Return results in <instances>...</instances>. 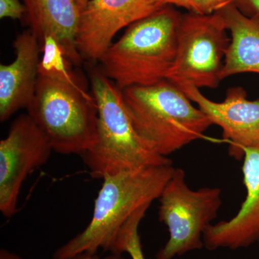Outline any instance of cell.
<instances>
[{"instance_id": "obj_1", "label": "cell", "mask_w": 259, "mask_h": 259, "mask_svg": "<svg viewBox=\"0 0 259 259\" xmlns=\"http://www.w3.org/2000/svg\"><path fill=\"white\" fill-rule=\"evenodd\" d=\"M172 164L128 170L106 175L93 217L81 233L58 248L54 259H72L99 250L112 253L122 227L141 207L159 198L175 171Z\"/></svg>"}, {"instance_id": "obj_2", "label": "cell", "mask_w": 259, "mask_h": 259, "mask_svg": "<svg viewBox=\"0 0 259 259\" xmlns=\"http://www.w3.org/2000/svg\"><path fill=\"white\" fill-rule=\"evenodd\" d=\"M92 94L98 109V139L82 157L93 179L147 167L172 164L137 132L124 101L122 90L102 72L90 69Z\"/></svg>"}, {"instance_id": "obj_3", "label": "cell", "mask_w": 259, "mask_h": 259, "mask_svg": "<svg viewBox=\"0 0 259 259\" xmlns=\"http://www.w3.org/2000/svg\"><path fill=\"white\" fill-rule=\"evenodd\" d=\"M182 15L167 5L130 25L99 61L102 72L121 90L166 79L176 59Z\"/></svg>"}, {"instance_id": "obj_4", "label": "cell", "mask_w": 259, "mask_h": 259, "mask_svg": "<svg viewBox=\"0 0 259 259\" xmlns=\"http://www.w3.org/2000/svg\"><path fill=\"white\" fill-rule=\"evenodd\" d=\"M122 95L135 128L165 157L202 139L213 125L205 113L168 79L126 88Z\"/></svg>"}, {"instance_id": "obj_5", "label": "cell", "mask_w": 259, "mask_h": 259, "mask_svg": "<svg viewBox=\"0 0 259 259\" xmlns=\"http://www.w3.org/2000/svg\"><path fill=\"white\" fill-rule=\"evenodd\" d=\"M26 109L56 153L82 156L97 143L98 109L88 90L38 75Z\"/></svg>"}, {"instance_id": "obj_6", "label": "cell", "mask_w": 259, "mask_h": 259, "mask_svg": "<svg viewBox=\"0 0 259 259\" xmlns=\"http://www.w3.org/2000/svg\"><path fill=\"white\" fill-rule=\"evenodd\" d=\"M221 192L217 187L192 190L185 171L175 168L158 198V218L168 228L169 238L156 259H173L203 248L204 232L222 204Z\"/></svg>"}, {"instance_id": "obj_7", "label": "cell", "mask_w": 259, "mask_h": 259, "mask_svg": "<svg viewBox=\"0 0 259 259\" xmlns=\"http://www.w3.org/2000/svg\"><path fill=\"white\" fill-rule=\"evenodd\" d=\"M226 23L218 13L182 14L177 32V55L166 79L195 88H218L231 42Z\"/></svg>"}, {"instance_id": "obj_8", "label": "cell", "mask_w": 259, "mask_h": 259, "mask_svg": "<svg viewBox=\"0 0 259 259\" xmlns=\"http://www.w3.org/2000/svg\"><path fill=\"white\" fill-rule=\"evenodd\" d=\"M52 151L47 136L28 113L12 122L0 141V211L5 217L18 212L24 182L49 161Z\"/></svg>"}, {"instance_id": "obj_9", "label": "cell", "mask_w": 259, "mask_h": 259, "mask_svg": "<svg viewBox=\"0 0 259 259\" xmlns=\"http://www.w3.org/2000/svg\"><path fill=\"white\" fill-rule=\"evenodd\" d=\"M166 5L160 0H90L80 11L76 32L83 60L100 61L117 32Z\"/></svg>"}, {"instance_id": "obj_10", "label": "cell", "mask_w": 259, "mask_h": 259, "mask_svg": "<svg viewBox=\"0 0 259 259\" xmlns=\"http://www.w3.org/2000/svg\"><path fill=\"white\" fill-rule=\"evenodd\" d=\"M222 129L230 145L229 155L238 161L246 148H259V99L250 101L241 87L229 88L224 101L216 102L204 96L199 89L187 83H175Z\"/></svg>"}, {"instance_id": "obj_11", "label": "cell", "mask_w": 259, "mask_h": 259, "mask_svg": "<svg viewBox=\"0 0 259 259\" xmlns=\"http://www.w3.org/2000/svg\"><path fill=\"white\" fill-rule=\"evenodd\" d=\"M243 160L246 197L234 217L211 224L204 232V246L209 250L259 245V148H245Z\"/></svg>"}, {"instance_id": "obj_12", "label": "cell", "mask_w": 259, "mask_h": 259, "mask_svg": "<svg viewBox=\"0 0 259 259\" xmlns=\"http://www.w3.org/2000/svg\"><path fill=\"white\" fill-rule=\"evenodd\" d=\"M15 59L0 64V121L4 122L30 103L38 78L41 46L30 30L19 34L13 42Z\"/></svg>"}, {"instance_id": "obj_13", "label": "cell", "mask_w": 259, "mask_h": 259, "mask_svg": "<svg viewBox=\"0 0 259 259\" xmlns=\"http://www.w3.org/2000/svg\"><path fill=\"white\" fill-rule=\"evenodd\" d=\"M25 6L24 20L41 46L44 37L56 39L66 59L79 66L83 59L76 44L80 10L75 0H21Z\"/></svg>"}, {"instance_id": "obj_14", "label": "cell", "mask_w": 259, "mask_h": 259, "mask_svg": "<svg viewBox=\"0 0 259 259\" xmlns=\"http://www.w3.org/2000/svg\"><path fill=\"white\" fill-rule=\"evenodd\" d=\"M231 32L221 79L242 73L259 74V13L245 15L235 3L216 12Z\"/></svg>"}, {"instance_id": "obj_15", "label": "cell", "mask_w": 259, "mask_h": 259, "mask_svg": "<svg viewBox=\"0 0 259 259\" xmlns=\"http://www.w3.org/2000/svg\"><path fill=\"white\" fill-rule=\"evenodd\" d=\"M41 51L38 75L87 90L84 82L72 71V64L66 59L64 51L54 37L47 35L44 37Z\"/></svg>"}, {"instance_id": "obj_16", "label": "cell", "mask_w": 259, "mask_h": 259, "mask_svg": "<svg viewBox=\"0 0 259 259\" xmlns=\"http://www.w3.org/2000/svg\"><path fill=\"white\" fill-rule=\"evenodd\" d=\"M149 207V205H146L141 207L126 222L117 237L111 253L122 254V253H127L132 259H146L143 251L139 228Z\"/></svg>"}, {"instance_id": "obj_17", "label": "cell", "mask_w": 259, "mask_h": 259, "mask_svg": "<svg viewBox=\"0 0 259 259\" xmlns=\"http://www.w3.org/2000/svg\"><path fill=\"white\" fill-rule=\"evenodd\" d=\"M234 2L235 0H192L189 12L200 15H211Z\"/></svg>"}, {"instance_id": "obj_18", "label": "cell", "mask_w": 259, "mask_h": 259, "mask_svg": "<svg viewBox=\"0 0 259 259\" xmlns=\"http://www.w3.org/2000/svg\"><path fill=\"white\" fill-rule=\"evenodd\" d=\"M25 9L21 0H0V18L24 20Z\"/></svg>"}, {"instance_id": "obj_19", "label": "cell", "mask_w": 259, "mask_h": 259, "mask_svg": "<svg viewBox=\"0 0 259 259\" xmlns=\"http://www.w3.org/2000/svg\"><path fill=\"white\" fill-rule=\"evenodd\" d=\"M234 3L245 15L250 16L259 13V0H235Z\"/></svg>"}, {"instance_id": "obj_20", "label": "cell", "mask_w": 259, "mask_h": 259, "mask_svg": "<svg viewBox=\"0 0 259 259\" xmlns=\"http://www.w3.org/2000/svg\"><path fill=\"white\" fill-rule=\"evenodd\" d=\"M54 259V258H53ZM72 259H125L122 254H116V253H110V254L105 255L104 257L99 256L97 254H90V253H83L80 254Z\"/></svg>"}, {"instance_id": "obj_21", "label": "cell", "mask_w": 259, "mask_h": 259, "mask_svg": "<svg viewBox=\"0 0 259 259\" xmlns=\"http://www.w3.org/2000/svg\"><path fill=\"white\" fill-rule=\"evenodd\" d=\"M164 5L180 7L190 11L192 0H160Z\"/></svg>"}, {"instance_id": "obj_22", "label": "cell", "mask_w": 259, "mask_h": 259, "mask_svg": "<svg viewBox=\"0 0 259 259\" xmlns=\"http://www.w3.org/2000/svg\"><path fill=\"white\" fill-rule=\"evenodd\" d=\"M0 259H24L23 257L20 256L17 253H13L5 249V248H2L0 250Z\"/></svg>"}, {"instance_id": "obj_23", "label": "cell", "mask_w": 259, "mask_h": 259, "mask_svg": "<svg viewBox=\"0 0 259 259\" xmlns=\"http://www.w3.org/2000/svg\"><path fill=\"white\" fill-rule=\"evenodd\" d=\"M89 1L90 0H75L78 8H79L80 11H81V10L87 5Z\"/></svg>"}]
</instances>
